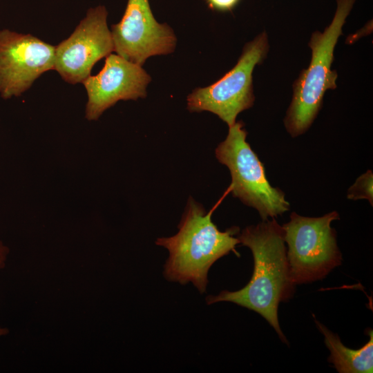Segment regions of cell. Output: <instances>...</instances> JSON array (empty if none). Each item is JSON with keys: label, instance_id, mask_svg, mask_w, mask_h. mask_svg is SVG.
<instances>
[{"label": "cell", "instance_id": "6da1fadb", "mask_svg": "<svg viewBox=\"0 0 373 373\" xmlns=\"http://www.w3.org/2000/svg\"><path fill=\"white\" fill-rule=\"evenodd\" d=\"M253 254L254 267L251 280L243 288L222 291L209 296L208 305L231 302L261 315L272 326L281 341L288 344L278 323L280 302L291 298L294 292L287 257L284 230L274 219L247 227L238 238Z\"/></svg>", "mask_w": 373, "mask_h": 373}, {"label": "cell", "instance_id": "7a4b0ae2", "mask_svg": "<svg viewBox=\"0 0 373 373\" xmlns=\"http://www.w3.org/2000/svg\"><path fill=\"white\" fill-rule=\"evenodd\" d=\"M213 210L207 213L190 198L178 233L155 242L169 252L164 265L165 278L180 284L191 282L200 293L205 291L208 271L217 260L231 251L240 256L235 249L240 240L234 237L239 228L232 227L220 231L211 220Z\"/></svg>", "mask_w": 373, "mask_h": 373}, {"label": "cell", "instance_id": "52a82bcc", "mask_svg": "<svg viewBox=\"0 0 373 373\" xmlns=\"http://www.w3.org/2000/svg\"><path fill=\"white\" fill-rule=\"evenodd\" d=\"M107 15L103 6L88 9L70 36L55 46L54 70L64 81L83 83L95 64L114 51Z\"/></svg>", "mask_w": 373, "mask_h": 373}, {"label": "cell", "instance_id": "ba28073f", "mask_svg": "<svg viewBox=\"0 0 373 373\" xmlns=\"http://www.w3.org/2000/svg\"><path fill=\"white\" fill-rule=\"evenodd\" d=\"M111 32L114 51L142 66L151 56L173 52L177 43L172 28L155 20L149 0H128L122 19Z\"/></svg>", "mask_w": 373, "mask_h": 373}, {"label": "cell", "instance_id": "7c38bea8", "mask_svg": "<svg viewBox=\"0 0 373 373\" xmlns=\"http://www.w3.org/2000/svg\"><path fill=\"white\" fill-rule=\"evenodd\" d=\"M373 174L368 170L359 176L347 191V198L351 200L367 199L371 205L373 203Z\"/></svg>", "mask_w": 373, "mask_h": 373}, {"label": "cell", "instance_id": "5b68a950", "mask_svg": "<svg viewBox=\"0 0 373 373\" xmlns=\"http://www.w3.org/2000/svg\"><path fill=\"white\" fill-rule=\"evenodd\" d=\"M339 219L336 211L322 217L309 218L293 212L282 226L291 280L295 285L312 283L325 278L341 265L342 255L331 223Z\"/></svg>", "mask_w": 373, "mask_h": 373}, {"label": "cell", "instance_id": "30bf717a", "mask_svg": "<svg viewBox=\"0 0 373 373\" xmlns=\"http://www.w3.org/2000/svg\"><path fill=\"white\" fill-rule=\"evenodd\" d=\"M151 80L142 66L111 53L101 71L83 82L88 95L86 118L97 120L119 100L144 98Z\"/></svg>", "mask_w": 373, "mask_h": 373}, {"label": "cell", "instance_id": "9a60e30c", "mask_svg": "<svg viewBox=\"0 0 373 373\" xmlns=\"http://www.w3.org/2000/svg\"><path fill=\"white\" fill-rule=\"evenodd\" d=\"M9 333V329L7 328H1L0 327V336L6 335Z\"/></svg>", "mask_w": 373, "mask_h": 373}, {"label": "cell", "instance_id": "9c48e42d", "mask_svg": "<svg viewBox=\"0 0 373 373\" xmlns=\"http://www.w3.org/2000/svg\"><path fill=\"white\" fill-rule=\"evenodd\" d=\"M55 46L31 35L0 30V95H21L44 73L54 70Z\"/></svg>", "mask_w": 373, "mask_h": 373}, {"label": "cell", "instance_id": "8fae6325", "mask_svg": "<svg viewBox=\"0 0 373 373\" xmlns=\"http://www.w3.org/2000/svg\"><path fill=\"white\" fill-rule=\"evenodd\" d=\"M325 343L330 352L328 361L339 373H372L373 371V332L370 329V339L362 347L353 350L345 347L339 336L314 318Z\"/></svg>", "mask_w": 373, "mask_h": 373}, {"label": "cell", "instance_id": "4fadbf2b", "mask_svg": "<svg viewBox=\"0 0 373 373\" xmlns=\"http://www.w3.org/2000/svg\"><path fill=\"white\" fill-rule=\"evenodd\" d=\"M240 0H204L208 7L216 11L227 12L233 10Z\"/></svg>", "mask_w": 373, "mask_h": 373}, {"label": "cell", "instance_id": "277c9868", "mask_svg": "<svg viewBox=\"0 0 373 373\" xmlns=\"http://www.w3.org/2000/svg\"><path fill=\"white\" fill-rule=\"evenodd\" d=\"M229 128L226 139L218 144L215 153L218 160L229 169V189L233 195L256 209L262 221L289 211L285 193L269 184L263 164L247 142L243 122H237Z\"/></svg>", "mask_w": 373, "mask_h": 373}, {"label": "cell", "instance_id": "5bb4252c", "mask_svg": "<svg viewBox=\"0 0 373 373\" xmlns=\"http://www.w3.org/2000/svg\"><path fill=\"white\" fill-rule=\"evenodd\" d=\"M8 254L9 248L0 240V269L5 267Z\"/></svg>", "mask_w": 373, "mask_h": 373}, {"label": "cell", "instance_id": "8992f818", "mask_svg": "<svg viewBox=\"0 0 373 373\" xmlns=\"http://www.w3.org/2000/svg\"><path fill=\"white\" fill-rule=\"evenodd\" d=\"M268 50L267 36L263 32L246 44L236 66L222 77L210 86L195 88L188 95L187 109L211 112L229 127L233 126L237 115L254 104L252 73Z\"/></svg>", "mask_w": 373, "mask_h": 373}, {"label": "cell", "instance_id": "3957f363", "mask_svg": "<svg viewBox=\"0 0 373 373\" xmlns=\"http://www.w3.org/2000/svg\"><path fill=\"white\" fill-rule=\"evenodd\" d=\"M336 2V10L329 26L323 32L316 31L312 34L309 43L311 62L294 84L292 100L284 119L286 129L293 137L310 127L321 108L325 91L336 88L338 75L331 70L334 50L354 0Z\"/></svg>", "mask_w": 373, "mask_h": 373}]
</instances>
